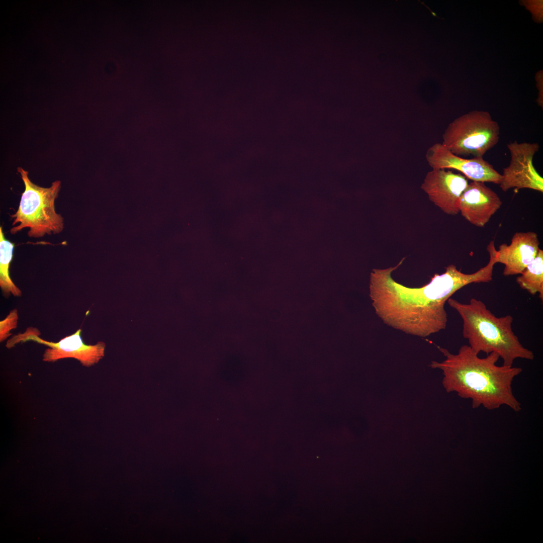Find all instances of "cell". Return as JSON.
<instances>
[{"label":"cell","instance_id":"cell-4","mask_svg":"<svg viewBox=\"0 0 543 543\" xmlns=\"http://www.w3.org/2000/svg\"><path fill=\"white\" fill-rule=\"evenodd\" d=\"M24 183L25 190L22 194L19 206L12 215L14 218L11 234H15L25 228H29L30 237L39 238L46 234L60 233L63 229V218L55 209V201L61 187V182L55 180L49 188L39 187L33 183L28 172L18 168Z\"/></svg>","mask_w":543,"mask_h":543},{"label":"cell","instance_id":"cell-13","mask_svg":"<svg viewBox=\"0 0 543 543\" xmlns=\"http://www.w3.org/2000/svg\"><path fill=\"white\" fill-rule=\"evenodd\" d=\"M15 244L5 238L2 227H0V287L6 296H21L22 292L10 276L9 268L13 257Z\"/></svg>","mask_w":543,"mask_h":543},{"label":"cell","instance_id":"cell-8","mask_svg":"<svg viewBox=\"0 0 543 543\" xmlns=\"http://www.w3.org/2000/svg\"><path fill=\"white\" fill-rule=\"evenodd\" d=\"M432 169H452L475 182L499 185L502 175L483 157L466 159L453 154L440 143L430 146L425 155Z\"/></svg>","mask_w":543,"mask_h":543},{"label":"cell","instance_id":"cell-9","mask_svg":"<svg viewBox=\"0 0 543 543\" xmlns=\"http://www.w3.org/2000/svg\"><path fill=\"white\" fill-rule=\"evenodd\" d=\"M468 184V179L462 174L432 169L427 173L421 188L444 213L455 215L460 213V199Z\"/></svg>","mask_w":543,"mask_h":543},{"label":"cell","instance_id":"cell-3","mask_svg":"<svg viewBox=\"0 0 543 543\" xmlns=\"http://www.w3.org/2000/svg\"><path fill=\"white\" fill-rule=\"evenodd\" d=\"M447 301L461 316L463 336L475 353L496 352L507 367L513 366L517 358L533 360V352L523 346L514 333L510 315L496 317L483 302L474 298L469 303L451 298Z\"/></svg>","mask_w":543,"mask_h":543},{"label":"cell","instance_id":"cell-1","mask_svg":"<svg viewBox=\"0 0 543 543\" xmlns=\"http://www.w3.org/2000/svg\"><path fill=\"white\" fill-rule=\"evenodd\" d=\"M404 259L396 266L372 270L370 295L378 317L387 325L407 334L426 337L444 329L447 322L444 306L447 300L462 288L486 281L482 268L465 274L450 264L443 273L435 274L428 284L410 288L392 277Z\"/></svg>","mask_w":543,"mask_h":543},{"label":"cell","instance_id":"cell-14","mask_svg":"<svg viewBox=\"0 0 543 543\" xmlns=\"http://www.w3.org/2000/svg\"><path fill=\"white\" fill-rule=\"evenodd\" d=\"M18 314L17 309L10 311L7 317L0 322V341L3 342L8 338L12 333L10 331L17 326Z\"/></svg>","mask_w":543,"mask_h":543},{"label":"cell","instance_id":"cell-11","mask_svg":"<svg viewBox=\"0 0 543 543\" xmlns=\"http://www.w3.org/2000/svg\"><path fill=\"white\" fill-rule=\"evenodd\" d=\"M539 242L537 234L532 231L516 232L511 243L501 244L497 250V263L504 265L503 274L509 276L521 274L535 257Z\"/></svg>","mask_w":543,"mask_h":543},{"label":"cell","instance_id":"cell-2","mask_svg":"<svg viewBox=\"0 0 543 543\" xmlns=\"http://www.w3.org/2000/svg\"><path fill=\"white\" fill-rule=\"evenodd\" d=\"M438 348L445 359L432 361L429 366L442 371V383L447 393L455 392L462 398L470 399L473 409L482 406L492 410L505 405L515 412L521 410L512 387L514 378L522 372L521 368L497 366V353L481 358L467 345L461 346L457 354Z\"/></svg>","mask_w":543,"mask_h":543},{"label":"cell","instance_id":"cell-5","mask_svg":"<svg viewBox=\"0 0 543 543\" xmlns=\"http://www.w3.org/2000/svg\"><path fill=\"white\" fill-rule=\"evenodd\" d=\"M500 127L486 112L473 111L450 123L441 144L460 157L483 155L498 142Z\"/></svg>","mask_w":543,"mask_h":543},{"label":"cell","instance_id":"cell-6","mask_svg":"<svg viewBox=\"0 0 543 543\" xmlns=\"http://www.w3.org/2000/svg\"><path fill=\"white\" fill-rule=\"evenodd\" d=\"M81 329H78L71 335L61 339L57 342L46 341L41 338L37 329L28 327L23 333H19L10 339L6 346L12 348L19 342L33 341L49 347L44 351L43 360L54 362L65 358L76 359L84 367H89L97 364L104 356L105 344L99 342L95 345L85 344L81 336Z\"/></svg>","mask_w":543,"mask_h":543},{"label":"cell","instance_id":"cell-7","mask_svg":"<svg viewBox=\"0 0 543 543\" xmlns=\"http://www.w3.org/2000/svg\"><path fill=\"white\" fill-rule=\"evenodd\" d=\"M511 160L509 165L503 168L502 179L499 185L503 192L515 188L529 189L543 192V178L533 164L534 154L538 151L537 143L517 141L507 144Z\"/></svg>","mask_w":543,"mask_h":543},{"label":"cell","instance_id":"cell-10","mask_svg":"<svg viewBox=\"0 0 543 543\" xmlns=\"http://www.w3.org/2000/svg\"><path fill=\"white\" fill-rule=\"evenodd\" d=\"M502 204L498 195L485 183L472 181L460 197L459 212L471 224L483 227Z\"/></svg>","mask_w":543,"mask_h":543},{"label":"cell","instance_id":"cell-12","mask_svg":"<svg viewBox=\"0 0 543 543\" xmlns=\"http://www.w3.org/2000/svg\"><path fill=\"white\" fill-rule=\"evenodd\" d=\"M516 279L520 287L532 295L539 294L543 300V250L539 249L533 260Z\"/></svg>","mask_w":543,"mask_h":543}]
</instances>
